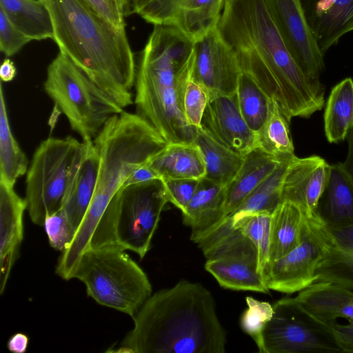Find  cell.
<instances>
[{
    "label": "cell",
    "instance_id": "7c38bea8",
    "mask_svg": "<svg viewBox=\"0 0 353 353\" xmlns=\"http://www.w3.org/2000/svg\"><path fill=\"white\" fill-rule=\"evenodd\" d=\"M304 72L319 79L324 68L321 52L306 19L301 0H264Z\"/></svg>",
    "mask_w": 353,
    "mask_h": 353
},
{
    "label": "cell",
    "instance_id": "52a82bcc",
    "mask_svg": "<svg viewBox=\"0 0 353 353\" xmlns=\"http://www.w3.org/2000/svg\"><path fill=\"white\" fill-rule=\"evenodd\" d=\"M46 94L83 141H92L106 122L124 110L59 52L47 68Z\"/></svg>",
    "mask_w": 353,
    "mask_h": 353
},
{
    "label": "cell",
    "instance_id": "ee69618b",
    "mask_svg": "<svg viewBox=\"0 0 353 353\" xmlns=\"http://www.w3.org/2000/svg\"><path fill=\"white\" fill-rule=\"evenodd\" d=\"M346 139L348 143L347 154L345 160L341 164L353 184V125L350 130Z\"/></svg>",
    "mask_w": 353,
    "mask_h": 353
},
{
    "label": "cell",
    "instance_id": "5b68a950",
    "mask_svg": "<svg viewBox=\"0 0 353 353\" xmlns=\"http://www.w3.org/2000/svg\"><path fill=\"white\" fill-rule=\"evenodd\" d=\"M168 203L161 179L122 185L105 210L90 249L115 246L143 259Z\"/></svg>",
    "mask_w": 353,
    "mask_h": 353
},
{
    "label": "cell",
    "instance_id": "8992f818",
    "mask_svg": "<svg viewBox=\"0 0 353 353\" xmlns=\"http://www.w3.org/2000/svg\"><path fill=\"white\" fill-rule=\"evenodd\" d=\"M72 279L83 283L88 296L99 304L132 318L152 295L147 274L125 250L115 246L86 250Z\"/></svg>",
    "mask_w": 353,
    "mask_h": 353
},
{
    "label": "cell",
    "instance_id": "6da1fadb",
    "mask_svg": "<svg viewBox=\"0 0 353 353\" xmlns=\"http://www.w3.org/2000/svg\"><path fill=\"white\" fill-rule=\"evenodd\" d=\"M218 26L236 52L241 70L290 119L322 109L323 85L300 66L264 0H225Z\"/></svg>",
    "mask_w": 353,
    "mask_h": 353
},
{
    "label": "cell",
    "instance_id": "ffe728a7",
    "mask_svg": "<svg viewBox=\"0 0 353 353\" xmlns=\"http://www.w3.org/2000/svg\"><path fill=\"white\" fill-rule=\"evenodd\" d=\"M314 216L328 228L353 223V184L341 163L330 165L327 181Z\"/></svg>",
    "mask_w": 353,
    "mask_h": 353
},
{
    "label": "cell",
    "instance_id": "7bdbcfd3",
    "mask_svg": "<svg viewBox=\"0 0 353 353\" xmlns=\"http://www.w3.org/2000/svg\"><path fill=\"white\" fill-rule=\"evenodd\" d=\"M29 343L28 336L23 333H16L8 341V348L13 353H24L26 352Z\"/></svg>",
    "mask_w": 353,
    "mask_h": 353
},
{
    "label": "cell",
    "instance_id": "1f68e13d",
    "mask_svg": "<svg viewBox=\"0 0 353 353\" xmlns=\"http://www.w3.org/2000/svg\"><path fill=\"white\" fill-rule=\"evenodd\" d=\"M236 96L243 117L256 133L266 119L271 98L251 75L243 70L238 79Z\"/></svg>",
    "mask_w": 353,
    "mask_h": 353
},
{
    "label": "cell",
    "instance_id": "277c9868",
    "mask_svg": "<svg viewBox=\"0 0 353 353\" xmlns=\"http://www.w3.org/2000/svg\"><path fill=\"white\" fill-rule=\"evenodd\" d=\"M194 64L192 39L175 28L154 26L140 57L134 103L136 113L168 143H194L195 128L188 123L183 110Z\"/></svg>",
    "mask_w": 353,
    "mask_h": 353
},
{
    "label": "cell",
    "instance_id": "7a4b0ae2",
    "mask_svg": "<svg viewBox=\"0 0 353 353\" xmlns=\"http://www.w3.org/2000/svg\"><path fill=\"white\" fill-rule=\"evenodd\" d=\"M118 353H224L226 336L212 293L181 280L151 295L132 317Z\"/></svg>",
    "mask_w": 353,
    "mask_h": 353
},
{
    "label": "cell",
    "instance_id": "4fadbf2b",
    "mask_svg": "<svg viewBox=\"0 0 353 353\" xmlns=\"http://www.w3.org/2000/svg\"><path fill=\"white\" fill-rule=\"evenodd\" d=\"M201 125L219 141L243 157L256 148V133L240 112L236 92L211 97Z\"/></svg>",
    "mask_w": 353,
    "mask_h": 353
},
{
    "label": "cell",
    "instance_id": "cb8c5ba5",
    "mask_svg": "<svg viewBox=\"0 0 353 353\" xmlns=\"http://www.w3.org/2000/svg\"><path fill=\"white\" fill-rule=\"evenodd\" d=\"M194 143L204 160V177L217 185H227L241 168L244 157L221 143L203 126L195 128Z\"/></svg>",
    "mask_w": 353,
    "mask_h": 353
},
{
    "label": "cell",
    "instance_id": "681fc988",
    "mask_svg": "<svg viewBox=\"0 0 353 353\" xmlns=\"http://www.w3.org/2000/svg\"><path fill=\"white\" fill-rule=\"evenodd\" d=\"M42 1H43V0H42Z\"/></svg>",
    "mask_w": 353,
    "mask_h": 353
},
{
    "label": "cell",
    "instance_id": "d6986e66",
    "mask_svg": "<svg viewBox=\"0 0 353 353\" xmlns=\"http://www.w3.org/2000/svg\"><path fill=\"white\" fill-rule=\"evenodd\" d=\"M182 216L183 224L191 229L190 239L197 243L225 218L224 186L201 179Z\"/></svg>",
    "mask_w": 353,
    "mask_h": 353
},
{
    "label": "cell",
    "instance_id": "d590c367",
    "mask_svg": "<svg viewBox=\"0 0 353 353\" xmlns=\"http://www.w3.org/2000/svg\"><path fill=\"white\" fill-rule=\"evenodd\" d=\"M50 246L61 253L72 242L75 231L61 208L48 216L43 224Z\"/></svg>",
    "mask_w": 353,
    "mask_h": 353
},
{
    "label": "cell",
    "instance_id": "74e56055",
    "mask_svg": "<svg viewBox=\"0 0 353 353\" xmlns=\"http://www.w3.org/2000/svg\"><path fill=\"white\" fill-rule=\"evenodd\" d=\"M31 40L19 31L0 9V50L7 56L17 53Z\"/></svg>",
    "mask_w": 353,
    "mask_h": 353
},
{
    "label": "cell",
    "instance_id": "ba28073f",
    "mask_svg": "<svg viewBox=\"0 0 353 353\" xmlns=\"http://www.w3.org/2000/svg\"><path fill=\"white\" fill-rule=\"evenodd\" d=\"M83 146L75 138L49 137L35 150L26 172V210L43 226L46 218L62 208L70 169Z\"/></svg>",
    "mask_w": 353,
    "mask_h": 353
},
{
    "label": "cell",
    "instance_id": "8fae6325",
    "mask_svg": "<svg viewBox=\"0 0 353 353\" xmlns=\"http://www.w3.org/2000/svg\"><path fill=\"white\" fill-rule=\"evenodd\" d=\"M241 71L236 52L218 26L194 41L192 78L210 97L235 93Z\"/></svg>",
    "mask_w": 353,
    "mask_h": 353
},
{
    "label": "cell",
    "instance_id": "c3c4849f",
    "mask_svg": "<svg viewBox=\"0 0 353 353\" xmlns=\"http://www.w3.org/2000/svg\"><path fill=\"white\" fill-rule=\"evenodd\" d=\"M117 2L119 3V6H121V4H120V0H117ZM122 10H123V9H122Z\"/></svg>",
    "mask_w": 353,
    "mask_h": 353
},
{
    "label": "cell",
    "instance_id": "e0dca14e",
    "mask_svg": "<svg viewBox=\"0 0 353 353\" xmlns=\"http://www.w3.org/2000/svg\"><path fill=\"white\" fill-rule=\"evenodd\" d=\"M25 199L0 180V294H3L23 238Z\"/></svg>",
    "mask_w": 353,
    "mask_h": 353
},
{
    "label": "cell",
    "instance_id": "60d3db41",
    "mask_svg": "<svg viewBox=\"0 0 353 353\" xmlns=\"http://www.w3.org/2000/svg\"><path fill=\"white\" fill-rule=\"evenodd\" d=\"M332 330L342 352L353 353V320H349L345 325L336 321L332 324Z\"/></svg>",
    "mask_w": 353,
    "mask_h": 353
},
{
    "label": "cell",
    "instance_id": "83f0119b",
    "mask_svg": "<svg viewBox=\"0 0 353 353\" xmlns=\"http://www.w3.org/2000/svg\"><path fill=\"white\" fill-rule=\"evenodd\" d=\"M353 125V80L347 77L332 90L324 113V130L330 143L344 141Z\"/></svg>",
    "mask_w": 353,
    "mask_h": 353
},
{
    "label": "cell",
    "instance_id": "4316f807",
    "mask_svg": "<svg viewBox=\"0 0 353 353\" xmlns=\"http://www.w3.org/2000/svg\"><path fill=\"white\" fill-rule=\"evenodd\" d=\"M1 9L12 23L32 40L54 38L50 13L41 0H0Z\"/></svg>",
    "mask_w": 353,
    "mask_h": 353
},
{
    "label": "cell",
    "instance_id": "30bf717a",
    "mask_svg": "<svg viewBox=\"0 0 353 353\" xmlns=\"http://www.w3.org/2000/svg\"><path fill=\"white\" fill-rule=\"evenodd\" d=\"M326 245L321 223L315 216H307L301 243L267 263L263 272L267 287L270 290L292 294L316 282V270Z\"/></svg>",
    "mask_w": 353,
    "mask_h": 353
},
{
    "label": "cell",
    "instance_id": "bcb514c9",
    "mask_svg": "<svg viewBox=\"0 0 353 353\" xmlns=\"http://www.w3.org/2000/svg\"><path fill=\"white\" fill-rule=\"evenodd\" d=\"M150 0H131L130 14L137 13Z\"/></svg>",
    "mask_w": 353,
    "mask_h": 353
},
{
    "label": "cell",
    "instance_id": "d6a6232c",
    "mask_svg": "<svg viewBox=\"0 0 353 353\" xmlns=\"http://www.w3.org/2000/svg\"><path fill=\"white\" fill-rule=\"evenodd\" d=\"M326 239L324 254L316 270V281L331 282L353 292V252L337 248Z\"/></svg>",
    "mask_w": 353,
    "mask_h": 353
},
{
    "label": "cell",
    "instance_id": "836d02e7",
    "mask_svg": "<svg viewBox=\"0 0 353 353\" xmlns=\"http://www.w3.org/2000/svg\"><path fill=\"white\" fill-rule=\"evenodd\" d=\"M245 301L248 308L244 310L240 318V326L256 343L273 316V305L266 301H259L252 296H247Z\"/></svg>",
    "mask_w": 353,
    "mask_h": 353
},
{
    "label": "cell",
    "instance_id": "ab89813d",
    "mask_svg": "<svg viewBox=\"0 0 353 353\" xmlns=\"http://www.w3.org/2000/svg\"><path fill=\"white\" fill-rule=\"evenodd\" d=\"M321 224L331 244L345 252H353V223L338 228H328Z\"/></svg>",
    "mask_w": 353,
    "mask_h": 353
},
{
    "label": "cell",
    "instance_id": "816d5d0a",
    "mask_svg": "<svg viewBox=\"0 0 353 353\" xmlns=\"http://www.w3.org/2000/svg\"><path fill=\"white\" fill-rule=\"evenodd\" d=\"M42 1V0H41Z\"/></svg>",
    "mask_w": 353,
    "mask_h": 353
},
{
    "label": "cell",
    "instance_id": "9c48e42d",
    "mask_svg": "<svg viewBox=\"0 0 353 353\" xmlns=\"http://www.w3.org/2000/svg\"><path fill=\"white\" fill-rule=\"evenodd\" d=\"M273 308V316L256 343L259 352H342L332 325L307 313L294 297L277 301Z\"/></svg>",
    "mask_w": 353,
    "mask_h": 353
},
{
    "label": "cell",
    "instance_id": "ac0fdd59",
    "mask_svg": "<svg viewBox=\"0 0 353 353\" xmlns=\"http://www.w3.org/2000/svg\"><path fill=\"white\" fill-rule=\"evenodd\" d=\"M319 321L332 325L338 318L353 320V292L339 285L318 281L294 297Z\"/></svg>",
    "mask_w": 353,
    "mask_h": 353
},
{
    "label": "cell",
    "instance_id": "484cf974",
    "mask_svg": "<svg viewBox=\"0 0 353 353\" xmlns=\"http://www.w3.org/2000/svg\"><path fill=\"white\" fill-rule=\"evenodd\" d=\"M292 158L281 161L274 170L213 230L228 229L248 214L259 212L272 214L281 202L283 180Z\"/></svg>",
    "mask_w": 353,
    "mask_h": 353
},
{
    "label": "cell",
    "instance_id": "5bb4252c",
    "mask_svg": "<svg viewBox=\"0 0 353 353\" xmlns=\"http://www.w3.org/2000/svg\"><path fill=\"white\" fill-rule=\"evenodd\" d=\"M330 165L316 155L305 158L294 156L285 173L281 201L300 206L309 217L314 216L319 199L327 181Z\"/></svg>",
    "mask_w": 353,
    "mask_h": 353
},
{
    "label": "cell",
    "instance_id": "2e32d148",
    "mask_svg": "<svg viewBox=\"0 0 353 353\" xmlns=\"http://www.w3.org/2000/svg\"><path fill=\"white\" fill-rule=\"evenodd\" d=\"M321 52L325 53L353 31V0H301Z\"/></svg>",
    "mask_w": 353,
    "mask_h": 353
},
{
    "label": "cell",
    "instance_id": "f1b7e54d",
    "mask_svg": "<svg viewBox=\"0 0 353 353\" xmlns=\"http://www.w3.org/2000/svg\"><path fill=\"white\" fill-rule=\"evenodd\" d=\"M290 123V119L285 114L279 103L271 98L266 119L256 132V148L280 161L295 156Z\"/></svg>",
    "mask_w": 353,
    "mask_h": 353
},
{
    "label": "cell",
    "instance_id": "7dc6e473",
    "mask_svg": "<svg viewBox=\"0 0 353 353\" xmlns=\"http://www.w3.org/2000/svg\"><path fill=\"white\" fill-rule=\"evenodd\" d=\"M130 1L131 0H120V4L125 13V15H128L130 13Z\"/></svg>",
    "mask_w": 353,
    "mask_h": 353
},
{
    "label": "cell",
    "instance_id": "603a6c76",
    "mask_svg": "<svg viewBox=\"0 0 353 353\" xmlns=\"http://www.w3.org/2000/svg\"><path fill=\"white\" fill-rule=\"evenodd\" d=\"M162 179H201L205 175V165L199 148L194 143H168L147 162Z\"/></svg>",
    "mask_w": 353,
    "mask_h": 353
},
{
    "label": "cell",
    "instance_id": "7402d4cb",
    "mask_svg": "<svg viewBox=\"0 0 353 353\" xmlns=\"http://www.w3.org/2000/svg\"><path fill=\"white\" fill-rule=\"evenodd\" d=\"M281 161L259 148H255L244 156V161L239 171L224 186L225 217L274 170Z\"/></svg>",
    "mask_w": 353,
    "mask_h": 353
},
{
    "label": "cell",
    "instance_id": "3957f363",
    "mask_svg": "<svg viewBox=\"0 0 353 353\" xmlns=\"http://www.w3.org/2000/svg\"><path fill=\"white\" fill-rule=\"evenodd\" d=\"M59 52L123 109L133 104L134 55L125 28L98 14L85 0H43Z\"/></svg>",
    "mask_w": 353,
    "mask_h": 353
},
{
    "label": "cell",
    "instance_id": "4dcf8cb0",
    "mask_svg": "<svg viewBox=\"0 0 353 353\" xmlns=\"http://www.w3.org/2000/svg\"><path fill=\"white\" fill-rule=\"evenodd\" d=\"M271 216L272 214L268 212L246 215L238 220L230 228L228 229H214L203 239H209L219 237L232 230H238L254 247L256 252L258 268L263 274V270L269 261Z\"/></svg>",
    "mask_w": 353,
    "mask_h": 353
},
{
    "label": "cell",
    "instance_id": "f35d334b",
    "mask_svg": "<svg viewBox=\"0 0 353 353\" xmlns=\"http://www.w3.org/2000/svg\"><path fill=\"white\" fill-rule=\"evenodd\" d=\"M98 14L118 28H125V13L117 0H85Z\"/></svg>",
    "mask_w": 353,
    "mask_h": 353
},
{
    "label": "cell",
    "instance_id": "b9f144b4",
    "mask_svg": "<svg viewBox=\"0 0 353 353\" xmlns=\"http://www.w3.org/2000/svg\"><path fill=\"white\" fill-rule=\"evenodd\" d=\"M160 179L158 174L148 165L147 162L135 168L123 183L128 185Z\"/></svg>",
    "mask_w": 353,
    "mask_h": 353
},
{
    "label": "cell",
    "instance_id": "9a60e30c",
    "mask_svg": "<svg viewBox=\"0 0 353 353\" xmlns=\"http://www.w3.org/2000/svg\"><path fill=\"white\" fill-rule=\"evenodd\" d=\"M99 168V157L93 141H83L68 173L62 205L75 234L92 201Z\"/></svg>",
    "mask_w": 353,
    "mask_h": 353
},
{
    "label": "cell",
    "instance_id": "f6af8a7d",
    "mask_svg": "<svg viewBox=\"0 0 353 353\" xmlns=\"http://www.w3.org/2000/svg\"><path fill=\"white\" fill-rule=\"evenodd\" d=\"M17 74V69L14 63L9 59H5L0 68V77L1 81L9 82L13 80Z\"/></svg>",
    "mask_w": 353,
    "mask_h": 353
},
{
    "label": "cell",
    "instance_id": "e575fe53",
    "mask_svg": "<svg viewBox=\"0 0 353 353\" xmlns=\"http://www.w3.org/2000/svg\"><path fill=\"white\" fill-rule=\"evenodd\" d=\"M210 98L208 90L192 77L187 84L183 97L184 114L191 126H202L203 117Z\"/></svg>",
    "mask_w": 353,
    "mask_h": 353
},
{
    "label": "cell",
    "instance_id": "8d00e7d4",
    "mask_svg": "<svg viewBox=\"0 0 353 353\" xmlns=\"http://www.w3.org/2000/svg\"><path fill=\"white\" fill-rule=\"evenodd\" d=\"M162 181L169 203L183 212L192 199L200 179H168Z\"/></svg>",
    "mask_w": 353,
    "mask_h": 353
},
{
    "label": "cell",
    "instance_id": "f546056e",
    "mask_svg": "<svg viewBox=\"0 0 353 353\" xmlns=\"http://www.w3.org/2000/svg\"><path fill=\"white\" fill-rule=\"evenodd\" d=\"M28 161L10 129L2 83L0 84V180L13 186L26 174Z\"/></svg>",
    "mask_w": 353,
    "mask_h": 353
},
{
    "label": "cell",
    "instance_id": "f907efd6",
    "mask_svg": "<svg viewBox=\"0 0 353 353\" xmlns=\"http://www.w3.org/2000/svg\"><path fill=\"white\" fill-rule=\"evenodd\" d=\"M224 1H225V0H224Z\"/></svg>",
    "mask_w": 353,
    "mask_h": 353
},
{
    "label": "cell",
    "instance_id": "d4e9b609",
    "mask_svg": "<svg viewBox=\"0 0 353 353\" xmlns=\"http://www.w3.org/2000/svg\"><path fill=\"white\" fill-rule=\"evenodd\" d=\"M307 216L298 205L288 201L280 203L271 216L269 261L283 256L301 243Z\"/></svg>",
    "mask_w": 353,
    "mask_h": 353
},
{
    "label": "cell",
    "instance_id": "44dd1931",
    "mask_svg": "<svg viewBox=\"0 0 353 353\" xmlns=\"http://www.w3.org/2000/svg\"><path fill=\"white\" fill-rule=\"evenodd\" d=\"M205 269L220 286L234 290L269 294L255 254H234L208 259Z\"/></svg>",
    "mask_w": 353,
    "mask_h": 353
}]
</instances>
